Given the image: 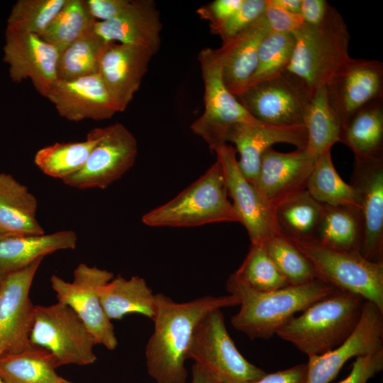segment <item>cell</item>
Wrapping results in <instances>:
<instances>
[{"label": "cell", "instance_id": "36", "mask_svg": "<svg viewBox=\"0 0 383 383\" xmlns=\"http://www.w3.org/2000/svg\"><path fill=\"white\" fill-rule=\"evenodd\" d=\"M96 22L85 0H67L40 37L60 52L94 31Z\"/></svg>", "mask_w": 383, "mask_h": 383}, {"label": "cell", "instance_id": "53", "mask_svg": "<svg viewBox=\"0 0 383 383\" xmlns=\"http://www.w3.org/2000/svg\"><path fill=\"white\" fill-rule=\"evenodd\" d=\"M0 383H3L2 380L1 379V378H0Z\"/></svg>", "mask_w": 383, "mask_h": 383}, {"label": "cell", "instance_id": "38", "mask_svg": "<svg viewBox=\"0 0 383 383\" xmlns=\"http://www.w3.org/2000/svg\"><path fill=\"white\" fill-rule=\"evenodd\" d=\"M234 274L250 287L260 292L290 285L270 259L263 244H251L248 255Z\"/></svg>", "mask_w": 383, "mask_h": 383}, {"label": "cell", "instance_id": "50", "mask_svg": "<svg viewBox=\"0 0 383 383\" xmlns=\"http://www.w3.org/2000/svg\"><path fill=\"white\" fill-rule=\"evenodd\" d=\"M15 235L11 232H9V231H6L5 230H1L0 229V240L1 239H4V238H9V237H13Z\"/></svg>", "mask_w": 383, "mask_h": 383}, {"label": "cell", "instance_id": "34", "mask_svg": "<svg viewBox=\"0 0 383 383\" xmlns=\"http://www.w3.org/2000/svg\"><path fill=\"white\" fill-rule=\"evenodd\" d=\"M306 189L323 205H351L359 208L353 187L343 180L333 165L331 150L316 160Z\"/></svg>", "mask_w": 383, "mask_h": 383}, {"label": "cell", "instance_id": "41", "mask_svg": "<svg viewBox=\"0 0 383 383\" xmlns=\"http://www.w3.org/2000/svg\"><path fill=\"white\" fill-rule=\"evenodd\" d=\"M265 0H243L236 11L213 33L223 42L234 37L257 21L264 14Z\"/></svg>", "mask_w": 383, "mask_h": 383}, {"label": "cell", "instance_id": "21", "mask_svg": "<svg viewBox=\"0 0 383 383\" xmlns=\"http://www.w3.org/2000/svg\"><path fill=\"white\" fill-rule=\"evenodd\" d=\"M154 55L145 47L109 42L99 64L100 74L118 111H123L139 89Z\"/></svg>", "mask_w": 383, "mask_h": 383}, {"label": "cell", "instance_id": "4", "mask_svg": "<svg viewBox=\"0 0 383 383\" xmlns=\"http://www.w3.org/2000/svg\"><path fill=\"white\" fill-rule=\"evenodd\" d=\"M365 300L357 294L336 289L291 318L276 335L308 357L329 352L353 332Z\"/></svg>", "mask_w": 383, "mask_h": 383}, {"label": "cell", "instance_id": "40", "mask_svg": "<svg viewBox=\"0 0 383 383\" xmlns=\"http://www.w3.org/2000/svg\"><path fill=\"white\" fill-rule=\"evenodd\" d=\"M67 0H18L13 6L6 28L42 35Z\"/></svg>", "mask_w": 383, "mask_h": 383}, {"label": "cell", "instance_id": "12", "mask_svg": "<svg viewBox=\"0 0 383 383\" xmlns=\"http://www.w3.org/2000/svg\"><path fill=\"white\" fill-rule=\"evenodd\" d=\"M43 258L10 273L0 281V357L34 347L30 335L35 306L30 289Z\"/></svg>", "mask_w": 383, "mask_h": 383}, {"label": "cell", "instance_id": "43", "mask_svg": "<svg viewBox=\"0 0 383 383\" xmlns=\"http://www.w3.org/2000/svg\"><path fill=\"white\" fill-rule=\"evenodd\" d=\"M383 369V349L357 357L350 374L339 383H367Z\"/></svg>", "mask_w": 383, "mask_h": 383}, {"label": "cell", "instance_id": "47", "mask_svg": "<svg viewBox=\"0 0 383 383\" xmlns=\"http://www.w3.org/2000/svg\"><path fill=\"white\" fill-rule=\"evenodd\" d=\"M330 5L326 0H301L299 14L305 23L317 26L324 20Z\"/></svg>", "mask_w": 383, "mask_h": 383}, {"label": "cell", "instance_id": "29", "mask_svg": "<svg viewBox=\"0 0 383 383\" xmlns=\"http://www.w3.org/2000/svg\"><path fill=\"white\" fill-rule=\"evenodd\" d=\"M273 210L280 235L294 243L315 240L323 205L315 200L306 189L285 199Z\"/></svg>", "mask_w": 383, "mask_h": 383}, {"label": "cell", "instance_id": "35", "mask_svg": "<svg viewBox=\"0 0 383 383\" xmlns=\"http://www.w3.org/2000/svg\"><path fill=\"white\" fill-rule=\"evenodd\" d=\"M109 43L93 31L63 49L57 61L58 80L69 81L98 73Z\"/></svg>", "mask_w": 383, "mask_h": 383}, {"label": "cell", "instance_id": "10", "mask_svg": "<svg viewBox=\"0 0 383 383\" xmlns=\"http://www.w3.org/2000/svg\"><path fill=\"white\" fill-rule=\"evenodd\" d=\"M74 279L67 282L54 274L51 286L59 302L70 306L93 335L96 345L109 350L118 346L114 327L101 304L99 289L114 277L111 272L80 263L73 272Z\"/></svg>", "mask_w": 383, "mask_h": 383}, {"label": "cell", "instance_id": "5", "mask_svg": "<svg viewBox=\"0 0 383 383\" xmlns=\"http://www.w3.org/2000/svg\"><path fill=\"white\" fill-rule=\"evenodd\" d=\"M228 196L223 169L216 160L181 193L144 214L142 222L150 227L173 228L239 222Z\"/></svg>", "mask_w": 383, "mask_h": 383}, {"label": "cell", "instance_id": "42", "mask_svg": "<svg viewBox=\"0 0 383 383\" xmlns=\"http://www.w3.org/2000/svg\"><path fill=\"white\" fill-rule=\"evenodd\" d=\"M265 3L264 16L271 32L293 33L304 23L300 14L285 11L271 0H265Z\"/></svg>", "mask_w": 383, "mask_h": 383}, {"label": "cell", "instance_id": "26", "mask_svg": "<svg viewBox=\"0 0 383 383\" xmlns=\"http://www.w3.org/2000/svg\"><path fill=\"white\" fill-rule=\"evenodd\" d=\"M103 309L109 320H120L130 313H138L152 321L156 313L155 294L145 280L138 276L129 279L113 277L99 289Z\"/></svg>", "mask_w": 383, "mask_h": 383}, {"label": "cell", "instance_id": "39", "mask_svg": "<svg viewBox=\"0 0 383 383\" xmlns=\"http://www.w3.org/2000/svg\"><path fill=\"white\" fill-rule=\"evenodd\" d=\"M294 45L292 33L270 31L260 44L257 67L248 87L282 74L292 59Z\"/></svg>", "mask_w": 383, "mask_h": 383}, {"label": "cell", "instance_id": "9", "mask_svg": "<svg viewBox=\"0 0 383 383\" xmlns=\"http://www.w3.org/2000/svg\"><path fill=\"white\" fill-rule=\"evenodd\" d=\"M204 85V111L192 125L193 133L213 150L227 143L230 129L238 123L259 125L255 119L226 88L215 50L204 48L199 54Z\"/></svg>", "mask_w": 383, "mask_h": 383}, {"label": "cell", "instance_id": "11", "mask_svg": "<svg viewBox=\"0 0 383 383\" xmlns=\"http://www.w3.org/2000/svg\"><path fill=\"white\" fill-rule=\"evenodd\" d=\"M98 141L83 167L62 182L79 189H104L120 179L135 164L138 144L121 123L97 128Z\"/></svg>", "mask_w": 383, "mask_h": 383}, {"label": "cell", "instance_id": "7", "mask_svg": "<svg viewBox=\"0 0 383 383\" xmlns=\"http://www.w3.org/2000/svg\"><path fill=\"white\" fill-rule=\"evenodd\" d=\"M187 359L194 360L221 383H246L266 374L237 349L219 309L210 311L198 324Z\"/></svg>", "mask_w": 383, "mask_h": 383}, {"label": "cell", "instance_id": "6", "mask_svg": "<svg viewBox=\"0 0 383 383\" xmlns=\"http://www.w3.org/2000/svg\"><path fill=\"white\" fill-rule=\"evenodd\" d=\"M294 244L313 265L317 279L383 311V262L369 260L360 251L330 250L316 241Z\"/></svg>", "mask_w": 383, "mask_h": 383}, {"label": "cell", "instance_id": "54", "mask_svg": "<svg viewBox=\"0 0 383 383\" xmlns=\"http://www.w3.org/2000/svg\"><path fill=\"white\" fill-rule=\"evenodd\" d=\"M0 229H1V230H4V229H1V228H0Z\"/></svg>", "mask_w": 383, "mask_h": 383}, {"label": "cell", "instance_id": "49", "mask_svg": "<svg viewBox=\"0 0 383 383\" xmlns=\"http://www.w3.org/2000/svg\"><path fill=\"white\" fill-rule=\"evenodd\" d=\"M272 2L279 8L294 13H300L301 0H271Z\"/></svg>", "mask_w": 383, "mask_h": 383}, {"label": "cell", "instance_id": "31", "mask_svg": "<svg viewBox=\"0 0 383 383\" xmlns=\"http://www.w3.org/2000/svg\"><path fill=\"white\" fill-rule=\"evenodd\" d=\"M304 126L307 133L305 149L316 160L340 142L342 127L329 104L325 86L311 96Z\"/></svg>", "mask_w": 383, "mask_h": 383}, {"label": "cell", "instance_id": "27", "mask_svg": "<svg viewBox=\"0 0 383 383\" xmlns=\"http://www.w3.org/2000/svg\"><path fill=\"white\" fill-rule=\"evenodd\" d=\"M37 209L38 201L27 187L0 172V228L20 235L44 234Z\"/></svg>", "mask_w": 383, "mask_h": 383}, {"label": "cell", "instance_id": "23", "mask_svg": "<svg viewBox=\"0 0 383 383\" xmlns=\"http://www.w3.org/2000/svg\"><path fill=\"white\" fill-rule=\"evenodd\" d=\"M270 32L264 14L215 50L222 79L228 91L238 97L247 88L257 64L258 51Z\"/></svg>", "mask_w": 383, "mask_h": 383}, {"label": "cell", "instance_id": "32", "mask_svg": "<svg viewBox=\"0 0 383 383\" xmlns=\"http://www.w3.org/2000/svg\"><path fill=\"white\" fill-rule=\"evenodd\" d=\"M340 142L355 156H372L383 153V99L360 109L343 129Z\"/></svg>", "mask_w": 383, "mask_h": 383}, {"label": "cell", "instance_id": "1", "mask_svg": "<svg viewBox=\"0 0 383 383\" xmlns=\"http://www.w3.org/2000/svg\"><path fill=\"white\" fill-rule=\"evenodd\" d=\"M154 331L145 347L148 374L156 383H185L187 353L194 333L204 317L214 309L239 305L232 295H206L177 303L164 294H156Z\"/></svg>", "mask_w": 383, "mask_h": 383}, {"label": "cell", "instance_id": "20", "mask_svg": "<svg viewBox=\"0 0 383 383\" xmlns=\"http://www.w3.org/2000/svg\"><path fill=\"white\" fill-rule=\"evenodd\" d=\"M46 98L60 116L70 121L104 120L118 112L99 72L69 81L58 80Z\"/></svg>", "mask_w": 383, "mask_h": 383}, {"label": "cell", "instance_id": "16", "mask_svg": "<svg viewBox=\"0 0 383 383\" xmlns=\"http://www.w3.org/2000/svg\"><path fill=\"white\" fill-rule=\"evenodd\" d=\"M350 184L363 219L360 253L369 260L383 262V153L355 156Z\"/></svg>", "mask_w": 383, "mask_h": 383}, {"label": "cell", "instance_id": "13", "mask_svg": "<svg viewBox=\"0 0 383 383\" xmlns=\"http://www.w3.org/2000/svg\"><path fill=\"white\" fill-rule=\"evenodd\" d=\"M328 100L343 129L371 102L383 99V63L350 57L325 85Z\"/></svg>", "mask_w": 383, "mask_h": 383}, {"label": "cell", "instance_id": "37", "mask_svg": "<svg viewBox=\"0 0 383 383\" xmlns=\"http://www.w3.org/2000/svg\"><path fill=\"white\" fill-rule=\"evenodd\" d=\"M262 244L290 285H303L317 279L311 262L291 240L277 234Z\"/></svg>", "mask_w": 383, "mask_h": 383}, {"label": "cell", "instance_id": "46", "mask_svg": "<svg viewBox=\"0 0 383 383\" xmlns=\"http://www.w3.org/2000/svg\"><path fill=\"white\" fill-rule=\"evenodd\" d=\"M306 372V363L299 364L284 370L266 373L260 379L246 383H305Z\"/></svg>", "mask_w": 383, "mask_h": 383}, {"label": "cell", "instance_id": "24", "mask_svg": "<svg viewBox=\"0 0 383 383\" xmlns=\"http://www.w3.org/2000/svg\"><path fill=\"white\" fill-rule=\"evenodd\" d=\"M160 12L152 0H131L116 18L96 21L95 33L106 42L140 45L155 55L161 44Z\"/></svg>", "mask_w": 383, "mask_h": 383}, {"label": "cell", "instance_id": "18", "mask_svg": "<svg viewBox=\"0 0 383 383\" xmlns=\"http://www.w3.org/2000/svg\"><path fill=\"white\" fill-rule=\"evenodd\" d=\"M383 349V311L365 301L359 322L339 346L320 355L309 356L305 383H330L350 358Z\"/></svg>", "mask_w": 383, "mask_h": 383}, {"label": "cell", "instance_id": "52", "mask_svg": "<svg viewBox=\"0 0 383 383\" xmlns=\"http://www.w3.org/2000/svg\"><path fill=\"white\" fill-rule=\"evenodd\" d=\"M212 383H221V382H219L218 381L215 380V379L213 378Z\"/></svg>", "mask_w": 383, "mask_h": 383}, {"label": "cell", "instance_id": "15", "mask_svg": "<svg viewBox=\"0 0 383 383\" xmlns=\"http://www.w3.org/2000/svg\"><path fill=\"white\" fill-rule=\"evenodd\" d=\"M213 151L222 167L228 194L233 199L239 223L245 228L251 244H262L279 234L273 208L243 176L238 166L235 148L224 143Z\"/></svg>", "mask_w": 383, "mask_h": 383}, {"label": "cell", "instance_id": "22", "mask_svg": "<svg viewBox=\"0 0 383 383\" xmlns=\"http://www.w3.org/2000/svg\"><path fill=\"white\" fill-rule=\"evenodd\" d=\"M226 142L235 145L240 155L239 168L252 184L256 182L262 154L278 143H289L296 148H306L307 133L304 125L276 126L238 123L228 133Z\"/></svg>", "mask_w": 383, "mask_h": 383}, {"label": "cell", "instance_id": "28", "mask_svg": "<svg viewBox=\"0 0 383 383\" xmlns=\"http://www.w3.org/2000/svg\"><path fill=\"white\" fill-rule=\"evenodd\" d=\"M363 239V219L358 207L323 205L314 241L333 250L360 252Z\"/></svg>", "mask_w": 383, "mask_h": 383}, {"label": "cell", "instance_id": "33", "mask_svg": "<svg viewBox=\"0 0 383 383\" xmlns=\"http://www.w3.org/2000/svg\"><path fill=\"white\" fill-rule=\"evenodd\" d=\"M97 141L96 128L83 141L56 143L40 149L35 155L34 163L45 174L63 181L83 167Z\"/></svg>", "mask_w": 383, "mask_h": 383}, {"label": "cell", "instance_id": "44", "mask_svg": "<svg viewBox=\"0 0 383 383\" xmlns=\"http://www.w3.org/2000/svg\"><path fill=\"white\" fill-rule=\"evenodd\" d=\"M243 0H215L204 6L196 12L201 18L209 21L211 30L214 33L240 7Z\"/></svg>", "mask_w": 383, "mask_h": 383}, {"label": "cell", "instance_id": "45", "mask_svg": "<svg viewBox=\"0 0 383 383\" xmlns=\"http://www.w3.org/2000/svg\"><path fill=\"white\" fill-rule=\"evenodd\" d=\"M87 6L96 21H107L124 11L131 0H85Z\"/></svg>", "mask_w": 383, "mask_h": 383}, {"label": "cell", "instance_id": "8", "mask_svg": "<svg viewBox=\"0 0 383 383\" xmlns=\"http://www.w3.org/2000/svg\"><path fill=\"white\" fill-rule=\"evenodd\" d=\"M30 340L33 345L48 350L59 366L87 365L96 360L93 335L77 314L59 301L35 306Z\"/></svg>", "mask_w": 383, "mask_h": 383}, {"label": "cell", "instance_id": "19", "mask_svg": "<svg viewBox=\"0 0 383 383\" xmlns=\"http://www.w3.org/2000/svg\"><path fill=\"white\" fill-rule=\"evenodd\" d=\"M316 162L304 148L281 152L272 148L262 154L254 187L272 208L306 187Z\"/></svg>", "mask_w": 383, "mask_h": 383}, {"label": "cell", "instance_id": "51", "mask_svg": "<svg viewBox=\"0 0 383 383\" xmlns=\"http://www.w3.org/2000/svg\"><path fill=\"white\" fill-rule=\"evenodd\" d=\"M62 383H72V382H69V381H67V380L63 379Z\"/></svg>", "mask_w": 383, "mask_h": 383}, {"label": "cell", "instance_id": "2", "mask_svg": "<svg viewBox=\"0 0 383 383\" xmlns=\"http://www.w3.org/2000/svg\"><path fill=\"white\" fill-rule=\"evenodd\" d=\"M226 287L239 301V311L231 318L234 328L250 339H268L273 336L294 315L330 295L336 289L316 279L303 285L287 287L268 292L250 287L234 273Z\"/></svg>", "mask_w": 383, "mask_h": 383}, {"label": "cell", "instance_id": "48", "mask_svg": "<svg viewBox=\"0 0 383 383\" xmlns=\"http://www.w3.org/2000/svg\"><path fill=\"white\" fill-rule=\"evenodd\" d=\"M213 377L204 369L194 363L190 383H212Z\"/></svg>", "mask_w": 383, "mask_h": 383}, {"label": "cell", "instance_id": "3", "mask_svg": "<svg viewBox=\"0 0 383 383\" xmlns=\"http://www.w3.org/2000/svg\"><path fill=\"white\" fill-rule=\"evenodd\" d=\"M292 34L294 49L284 72L311 97L350 58L348 26L338 10L330 5L321 23H304Z\"/></svg>", "mask_w": 383, "mask_h": 383}, {"label": "cell", "instance_id": "14", "mask_svg": "<svg viewBox=\"0 0 383 383\" xmlns=\"http://www.w3.org/2000/svg\"><path fill=\"white\" fill-rule=\"evenodd\" d=\"M236 98L255 119L276 126L304 125L311 99L284 72L248 86Z\"/></svg>", "mask_w": 383, "mask_h": 383}, {"label": "cell", "instance_id": "17", "mask_svg": "<svg viewBox=\"0 0 383 383\" xmlns=\"http://www.w3.org/2000/svg\"><path fill=\"white\" fill-rule=\"evenodd\" d=\"M3 52L11 80L20 83L30 79L46 97L58 81L59 50L38 35L6 28Z\"/></svg>", "mask_w": 383, "mask_h": 383}, {"label": "cell", "instance_id": "25", "mask_svg": "<svg viewBox=\"0 0 383 383\" xmlns=\"http://www.w3.org/2000/svg\"><path fill=\"white\" fill-rule=\"evenodd\" d=\"M77 236L73 231L50 234L14 236L0 240V281L38 259L61 250L76 248Z\"/></svg>", "mask_w": 383, "mask_h": 383}, {"label": "cell", "instance_id": "30", "mask_svg": "<svg viewBox=\"0 0 383 383\" xmlns=\"http://www.w3.org/2000/svg\"><path fill=\"white\" fill-rule=\"evenodd\" d=\"M59 366L47 350L33 348L0 357V378L3 383H62L55 370Z\"/></svg>", "mask_w": 383, "mask_h": 383}]
</instances>
